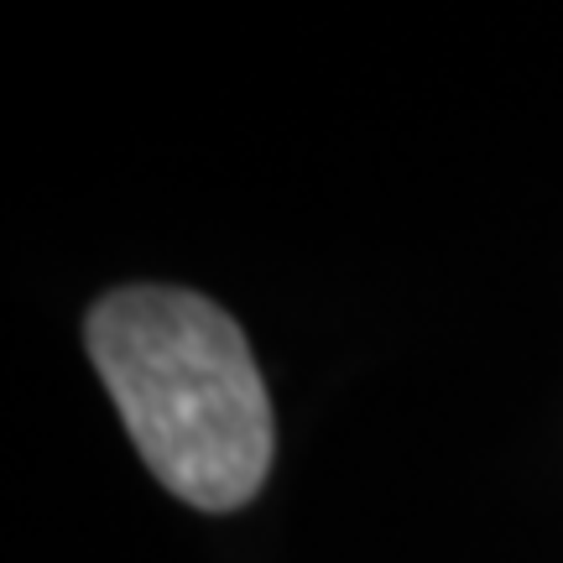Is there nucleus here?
Returning a JSON list of instances; mask_svg holds the SVG:
<instances>
[{
    "mask_svg": "<svg viewBox=\"0 0 563 563\" xmlns=\"http://www.w3.org/2000/svg\"><path fill=\"white\" fill-rule=\"evenodd\" d=\"M100 371L146 470L199 511H241L262 490L277 428L241 323L188 287H121L89 313Z\"/></svg>",
    "mask_w": 563,
    "mask_h": 563,
    "instance_id": "obj_1",
    "label": "nucleus"
}]
</instances>
